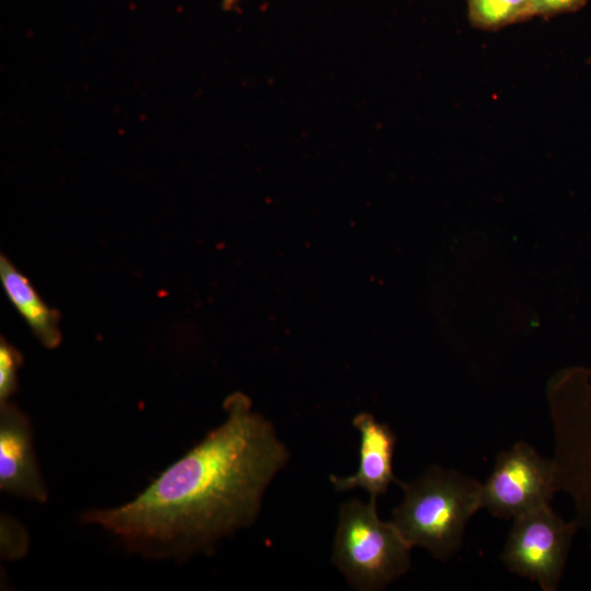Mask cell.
<instances>
[{
  "instance_id": "5",
  "label": "cell",
  "mask_w": 591,
  "mask_h": 591,
  "mask_svg": "<svg viewBox=\"0 0 591 591\" xmlns=\"http://www.w3.org/2000/svg\"><path fill=\"white\" fill-rule=\"evenodd\" d=\"M578 526L543 506L513 519L501 560L513 573L536 582L544 591L558 589Z\"/></svg>"
},
{
  "instance_id": "3",
  "label": "cell",
  "mask_w": 591,
  "mask_h": 591,
  "mask_svg": "<svg viewBox=\"0 0 591 591\" xmlns=\"http://www.w3.org/2000/svg\"><path fill=\"white\" fill-rule=\"evenodd\" d=\"M557 491L572 501L578 529L591 540V368H571L548 391Z\"/></svg>"
},
{
  "instance_id": "14",
  "label": "cell",
  "mask_w": 591,
  "mask_h": 591,
  "mask_svg": "<svg viewBox=\"0 0 591 591\" xmlns=\"http://www.w3.org/2000/svg\"><path fill=\"white\" fill-rule=\"evenodd\" d=\"M241 0H222L221 5L225 11L234 9Z\"/></svg>"
},
{
  "instance_id": "10",
  "label": "cell",
  "mask_w": 591,
  "mask_h": 591,
  "mask_svg": "<svg viewBox=\"0 0 591 591\" xmlns=\"http://www.w3.org/2000/svg\"><path fill=\"white\" fill-rule=\"evenodd\" d=\"M531 0H466L468 20L480 30L496 31L530 19Z\"/></svg>"
},
{
  "instance_id": "7",
  "label": "cell",
  "mask_w": 591,
  "mask_h": 591,
  "mask_svg": "<svg viewBox=\"0 0 591 591\" xmlns=\"http://www.w3.org/2000/svg\"><path fill=\"white\" fill-rule=\"evenodd\" d=\"M0 489L37 502L48 499L30 420L11 402L0 403Z\"/></svg>"
},
{
  "instance_id": "13",
  "label": "cell",
  "mask_w": 591,
  "mask_h": 591,
  "mask_svg": "<svg viewBox=\"0 0 591 591\" xmlns=\"http://www.w3.org/2000/svg\"><path fill=\"white\" fill-rule=\"evenodd\" d=\"M586 3L587 0H531L529 15L530 18H551L561 13L578 11Z\"/></svg>"
},
{
  "instance_id": "11",
  "label": "cell",
  "mask_w": 591,
  "mask_h": 591,
  "mask_svg": "<svg viewBox=\"0 0 591 591\" xmlns=\"http://www.w3.org/2000/svg\"><path fill=\"white\" fill-rule=\"evenodd\" d=\"M23 363L21 351L3 336L0 339V403L9 399L18 391V371Z\"/></svg>"
},
{
  "instance_id": "1",
  "label": "cell",
  "mask_w": 591,
  "mask_h": 591,
  "mask_svg": "<svg viewBox=\"0 0 591 591\" xmlns=\"http://www.w3.org/2000/svg\"><path fill=\"white\" fill-rule=\"evenodd\" d=\"M227 419L123 506L92 509L96 524L147 557L186 559L255 520L263 495L289 452L271 424L240 393Z\"/></svg>"
},
{
  "instance_id": "9",
  "label": "cell",
  "mask_w": 591,
  "mask_h": 591,
  "mask_svg": "<svg viewBox=\"0 0 591 591\" xmlns=\"http://www.w3.org/2000/svg\"><path fill=\"white\" fill-rule=\"evenodd\" d=\"M0 282L7 298L40 344L48 349L57 348L62 340L59 312L43 300L30 279L3 254L0 255Z\"/></svg>"
},
{
  "instance_id": "8",
  "label": "cell",
  "mask_w": 591,
  "mask_h": 591,
  "mask_svg": "<svg viewBox=\"0 0 591 591\" xmlns=\"http://www.w3.org/2000/svg\"><path fill=\"white\" fill-rule=\"evenodd\" d=\"M352 425L360 433L359 467L356 474L347 477L332 475L331 482L337 491L361 487L370 494V499L387 491L391 483L402 486L393 472V455L396 436L392 429L368 414L357 415Z\"/></svg>"
},
{
  "instance_id": "6",
  "label": "cell",
  "mask_w": 591,
  "mask_h": 591,
  "mask_svg": "<svg viewBox=\"0 0 591 591\" xmlns=\"http://www.w3.org/2000/svg\"><path fill=\"white\" fill-rule=\"evenodd\" d=\"M557 493L555 467L524 441L500 452L482 484V509L496 518L515 519L551 505Z\"/></svg>"
},
{
  "instance_id": "2",
  "label": "cell",
  "mask_w": 591,
  "mask_h": 591,
  "mask_svg": "<svg viewBox=\"0 0 591 591\" xmlns=\"http://www.w3.org/2000/svg\"><path fill=\"white\" fill-rule=\"evenodd\" d=\"M404 498L392 522L413 547L445 561L462 545L465 528L482 509V484L457 471L433 465L416 479L403 483Z\"/></svg>"
},
{
  "instance_id": "12",
  "label": "cell",
  "mask_w": 591,
  "mask_h": 591,
  "mask_svg": "<svg viewBox=\"0 0 591 591\" xmlns=\"http://www.w3.org/2000/svg\"><path fill=\"white\" fill-rule=\"evenodd\" d=\"M1 557L7 560H18L28 548V535L24 526L10 515L2 514L0 522Z\"/></svg>"
},
{
  "instance_id": "4",
  "label": "cell",
  "mask_w": 591,
  "mask_h": 591,
  "mask_svg": "<svg viewBox=\"0 0 591 591\" xmlns=\"http://www.w3.org/2000/svg\"><path fill=\"white\" fill-rule=\"evenodd\" d=\"M410 549L393 522L379 518L375 500L352 499L340 506L333 561L352 588H385L408 570Z\"/></svg>"
}]
</instances>
